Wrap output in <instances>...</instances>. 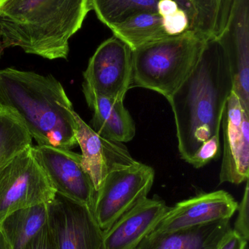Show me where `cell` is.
Listing matches in <instances>:
<instances>
[{"instance_id":"cb8c5ba5","label":"cell","mask_w":249,"mask_h":249,"mask_svg":"<svg viewBox=\"0 0 249 249\" xmlns=\"http://www.w3.org/2000/svg\"><path fill=\"white\" fill-rule=\"evenodd\" d=\"M238 217L235 221L234 231L243 238L249 241V184L247 181L245 192L241 203H238Z\"/></svg>"},{"instance_id":"603a6c76","label":"cell","mask_w":249,"mask_h":249,"mask_svg":"<svg viewBox=\"0 0 249 249\" xmlns=\"http://www.w3.org/2000/svg\"><path fill=\"white\" fill-rule=\"evenodd\" d=\"M162 26L168 36L182 35L190 29V20L187 13L178 9L176 12L162 18Z\"/></svg>"},{"instance_id":"2e32d148","label":"cell","mask_w":249,"mask_h":249,"mask_svg":"<svg viewBox=\"0 0 249 249\" xmlns=\"http://www.w3.org/2000/svg\"><path fill=\"white\" fill-rule=\"evenodd\" d=\"M230 219L165 232H152L136 249H218L232 231Z\"/></svg>"},{"instance_id":"30bf717a","label":"cell","mask_w":249,"mask_h":249,"mask_svg":"<svg viewBox=\"0 0 249 249\" xmlns=\"http://www.w3.org/2000/svg\"><path fill=\"white\" fill-rule=\"evenodd\" d=\"M133 51L113 36L100 44L83 71L84 83L96 93L124 100L131 89Z\"/></svg>"},{"instance_id":"ffe728a7","label":"cell","mask_w":249,"mask_h":249,"mask_svg":"<svg viewBox=\"0 0 249 249\" xmlns=\"http://www.w3.org/2000/svg\"><path fill=\"white\" fill-rule=\"evenodd\" d=\"M187 13L190 29L211 39L215 37L222 0H173Z\"/></svg>"},{"instance_id":"ba28073f","label":"cell","mask_w":249,"mask_h":249,"mask_svg":"<svg viewBox=\"0 0 249 249\" xmlns=\"http://www.w3.org/2000/svg\"><path fill=\"white\" fill-rule=\"evenodd\" d=\"M47 209V225L56 249H102L104 232L89 206L56 193Z\"/></svg>"},{"instance_id":"7a4b0ae2","label":"cell","mask_w":249,"mask_h":249,"mask_svg":"<svg viewBox=\"0 0 249 249\" xmlns=\"http://www.w3.org/2000/svg\"><path fill=\"white\" fill-rule=\"evenodd\" d=\"M91 10L89 0H0L3 45L45 59H67L69 41Z\"/></svg>"},{"instance_id":"ac0fdd59","label":"cell","mask_w":249,"mask_h":249,"mask_svg":"<svg viewBox=\"0 0 249 249\" xmlns=\"http://www.w3.org/2000/svg\"><path fill=\"white\" fill-rule=\"evenodd\" d=\"M47 203L19 209L3 219L0 231L12 249L23 248L46 225Z\"/></svg>"},{"instance_id":"52a82bcc","label":"cell","mask_w":249,"mask_h":249,"mask_svg":"<svg viewBox=\"0 0 249 249\" xmlns=\"http://www.w3.org/2000/svg\"><path fill=\"white\" fill-rule=\"evenodd\" d=\"M31 148L0 171V223L16 211L48 203L55 197L57 193Z\"/></svg>"},{"instance_id":"f1b7e54d","label":"cell","mask_w":249,"mask_h":249,"mask_svg":"<svg viewBox=\"0 0 249 249\" xmlns=\"http://www.w3.org/2000/svg\"><path fill=\"white\" fill-rule=\"evenodd\" d=\"M4 49L5 48H4V45H3L2 39H1V35H0V58H1V55H2Z\"/></svg>"},{"instance_id":"4fadbf2b","label":"cell","mask_w":249,"mask_h":249,"mask_svg":"<svg viewBox=\"0 0 249 249\" xmlns=\"http://www.w3.org/2000/svg\"><path fill=\"white\" fill-rule=\"evenodd\" d=\"M238 203L224 190L203 193L170 207L152 232H165L230 219Z\"/></svg>"},{"instance_id":"83f0119b","label":"cell","mask_w":249,"mask_h":249,"mask_svg":"<svg viewBox=\"0 0 249 249\" xmlns=\"http://www.w3.org/2000/svg\"><path fill=\"white\" fill-rule=\"evenodd\" d=\"M0 249H12L1 231H0Z\"/></svg>"},{"instance_id":"3957f363","label":"cell","mask_w":249,"mask_h":249,"mask_svg":"<svg viewBox=\"0 0 249 249\" xmlns=\"http://www.w3.org/2000/svg\"><path fill=\"white\" fill-rule=\"evenodd\" d=\"M0 105L17 112L38 145L71 149L77 144L76 111L51 74L0 70Z\"/></svg>"},{"instance_id":"7402d4cb","label":"cell","mask_w":249,"mask_h":249,"mask_svg":"<svg viewBox=\"0 0 249 249\" xmlns=\"http://www.w3.org/2000/svg\"><path fill=\"white\" fill-rule=\"evenodd\" d=\"M220 152V139H219V135H218L205 142L197 149V152L188 162L194 168H202L211 162L212 160L219 158Z\"/></svg>"},{"instance_id":"d4e9b609","label":"cell","mask_w":249,"mask_h":249,"mask_svg":"<svg viewBox=\"0 0 249 249\" xmlns=\"http://www.w3.org/2000/svg\"><path fill=\"white\" fill-rule=\"evenodd\" d=\"M21 249H56L47 224Z\"/></svg>"},{"instance_id":"8fae6325","label":"cell","mask_w":249,"mask_h":249,"mask_svg":"<svg viewBox=\"0 0 249 249\" xmlns=\"http://www.w3.org/2000/svg\"><path fill=\"white\" fill-rule=\"evenodd\" d=\"M224 152L220 183L240 184L249 177V113L232 91L222 117Z\"/></svg>"},{"instance_id":"5b68a950","label":"cell","mask_w":249,"mask_h":249,"mask_svg":"<svg viewBox=\"0 0 249 249\" xmlns=\"http://www.w3.org/2000/svg\"><path fill=\"white\" fill-rule=\"evenodd\" d=\"M155 171L137 162L110 173L96 193L93 213L103 232L137 203L148 197Z\"/></svg>"},{"instance_id":"5bb4252c","label":"cell","mask_w":249,"mask_h":249,"mask_svg":"<svg viewBox=\"0 0 249 249\" xmlns=\"http://www.w3.org/2000/svg\"><path fill=\"white\" fill-rule=\"evenodd\" d=\"M170 207L159 199L145 198L103 233L102 249H136Z\"/></svg>"},{"instance_id":"4316f807","label":"cell","mask_w":249,"mask_h":249,"mask_svg":"<svg viewBox=\"0 0 249 249\" xmlns=\"http://www.w3.org/2000/svg\"><path fill=\"white\" fill-rule=\"evenodd\" d=\"M177 3L173 0H159L156 12L162 18L170 16L179 9Z\"/></svg>"},{"instance_id":"7c38bea8","label":"cell","mask_w":249,"mask_h":249,"mask_svg":"<svg viewBox=\"0 0 249 249\" xmlns=\"http://www.w3.org/2000/svg\"><path fill=\"white\" fill-rule=\"evenodd\" d=\"M77 123L76 139L81 149V162L98 191L105 177L113 171L135 163L123 143L114 142L98 134L75 112Z\"/></svg>"},{"instance_id":"6da1fadb","label":"cell","mask_w":249,"mask_h":249,"mask_svg":"<svg viewBox=\"0 0 249 249\" xmlns=\"http://www.w3.org/2000/svg\"><path fill=\"white\" fill-rule=\"evenodd\" d=\"M232 91L228 58L219 41L211 38L190 75L168 99L175 118L178 151L186 162L205 142L219 135Z\"/></svg>"},{"instance_id":"8992f818","label":"cell","mask_w":249,"mask_h":249,"mask_svg":"<svg viewBox=\"0 0 249 249\" xmlns=\"http://www.w3.org/2000/svg\"><path fill=\"white\" fill-rule=\"evenodd\" d=\"M215 38L228 58L232 92L249 112V0H222Z\"/></svg>"},{"instance_id":"484cf974","label":"cell","mask_w":249,"mask_h":249,"mask_svg":"<svg viewBox=\"0 0 249 249\" xmlns=\"http://www.w3.org/2000/svg\"><path fill=\"white\" fill-rule=\"evenodd\" d=\"M248 242L232 230L221 243L218 249H247Z\"/></svg>"},{"instance_id":"9c48e42d","label":"cell","mask_w":249,"mask_h":249,"mask_svg":"<svg viewBox=\"0 0 249 249\" xmlns=\"http://www.w3.org/2000/svg\"><path fill=\"white\" fill-rule=\"evenodd\" d=\"M31 151L56 193L93 211L96 191L82 165L81 155L44 145L32 146Z\"/></svg>"},{"instance_id":"9a60e30c","label":"cell","mask_w":249,"mask_h":249,"mask_svg":"<svg viewBox=\"0 0 249 249\" xmlns=\"http://www.w3.org/2000/svg\"><path fill=\"white\" fill-rule=\"evenodd\" d=\"M82 91L89 109L93 111L91 124L98 134L114 142H129L135 136V124L124 100L99 94L83 82Z\"/></svg>"},{"instance_id":"d6986e66","label":"cell","mask_w":249,"mask_h":249,"mask_svg":"<svg viewBox=\"0 0 249 249\" xmlns=\"http://www.w3.org/2000/svg\"><path fill=\"white\" fill-rule=\"evenodd\" d=\"M32 139L17 112L0 105V171L20 153L32 147Z\"/></svg>"},{"instance_id":"e0dca14e","label":"cell","mask_w":249,"mask_h":249,"mask_svg":"<svg viewBox=\"0 0 249 249\" xmlns=\"http://www.w3.org/2000/svg\"><path fill=\"white\" fill-rule=\"evenodd\" d=\"M114 36L127 44L132 51L168 37L162 17L156 11L137 12L113 26Z\"/></svg>"},{"instance_id":"44dd1931","label":"cell","mask_w":249,"mask_h":249,"mask_svg":"<svg viewBox=\"0 0 249 249\" xmlns=\"http://www.w3.org/2000/svg\"><path fill=\"white\" fill-rule=\"evenodd\" d=\"M91 10L110 29L137 12L156 11L159 0H89Z\"/></svg>"},{"instance_id":"277c9868","label":"cell","mask_w":249,"mask_h":249,"mask_svg":"<svg viewBox=\"0 0 249 249\" xmlns=\"http://www.w3.org/2000/svg\"><path fill=\"white\" fill-rule=\"evenodd\" d=\"M209 39L189 30L133 50L131 89H149L169 99L195 67Z\"/></svg>"}]
</instances>
